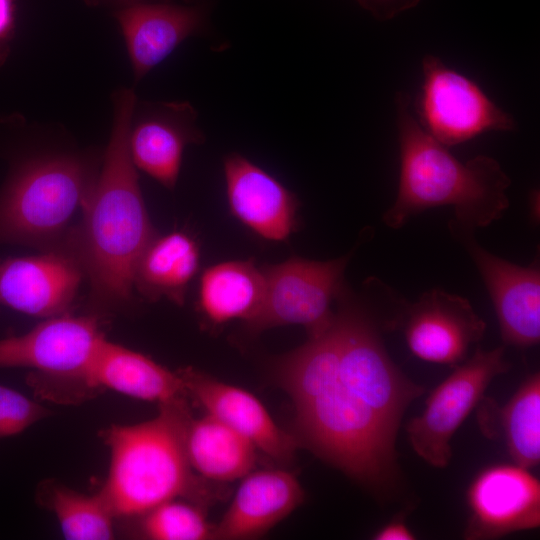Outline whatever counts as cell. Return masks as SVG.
I'll return each mask as SVG.
<instances>
[{
    "instance_id": "7402d4cb",
    "label": "cell",
    "mask_w": 540,
    "mask_h": 540,
    "mask_svg": "<svg viewBox=\"0 0 540 540\" xmlns=\"http://www.w3.org/2000/svg\"><path fill=\"white\" fill-rule=\"evenodd\" d=\"M264 291L263 271L251 261H226L207 268L200 277L198 304L214 324L246 321L257 310Z\"/></svg>"
},
{
    "instance_id": "7c38bea8",
    "label": "cell",
    "mask_w": 540,
    "mask_h": 540,
    "mask_svg": "<svg viewBox=\"0 0 540 540\" xmlns=\"http://www.w3.org/2000/svg\"><path fill=\"white\" fill-rule=\"evenodd\" d=\"M466 539H495L540 526V482L517 464L480 471L467 490Z\"/></svg>"
},
{
    "instance_id": "30bf717a",
    "label": "cell",
    "mask_w": 540,
    "mask_h": 540,
    "mask_svg": "<svg viewBox=\"0 0 540 540\" xmlns=\"http://www.w3.org/2000/svg\"><path fill=\"white\" fill-rule=\"evenodd\" d=\"M85 276L69 238L37 255L0 260V304L48 318L72 304Z\"/></svg>"
},
{
    "instance_id": "3957f363",
    "label": "cell",
    "mask_w": 540,
    "mask_h": 540,
    "mask_svg": "<svg viewBox=\"0 0 540 540\" xmlns=\"http://www.w3.org/2000/svg\"><path fill=\"white\" fill-rule=\"evenodd\" d=\"M395 107L400 174L384 223L399 229L411 217L443 206L453 208L454 224L472 231L500 219L509 207L511 180L498 161L479 155L462 163L413 117L406 93H397Z\"/></svg>"
},
{
    "instance_id": "6da1fadb",
    "label": "cell",
    "mask_w": 540,
    "mask_h": 540,
    "mask_svg": "<svg viewBox=\"0 0 540 540\" xmlns=\"http://www.w3.org/2000/svg\"><path fill=\"white\" fill-rule=\"evenodd\" d=\"M278 376L298 441L368 488L393 486L399 425L424 388L394 364L362 307L343 305L326 330L281 360Z\"/></svg>"
},
{
    "instance_id": "d4e9b609",
    "label": "cell",
    "mask_w": 540,
    "mask_h": 540,
    "mask_svg": "<svg viewBox=\"0 0 540 540\" xmlns=\"http://www.w3.org/2000/svg\"><path fill=\"white\" fill-rule=\"evenodd\" d=\"M214 525L196 503L172 499L143 515L142 531L152 540L212 539Z\"/></svg>"
},
{
    "instance_id": "52a82bcc",
    "label": "cell",
    "mask_w": 540,
    "mask_h": 540,
    "mask_svg": "<svg viewBox=\"0 0 540 540\" xmlns=\"http://www.w3.org/2000/svg\"><path fill=\"white\" fill-rule=\"evenodd\" d=\"M509 368L503 346L491 350L477 347L468 360L455 366L430 393L422 413L406 425L416 454L433 467H446L452 457L453 435L483 399L491 381Z\"/></svg>"
},
{
    "instance_id": "f1b7e54d",
    "label": "cell",
    "mask_w": 540,
    "mask_h": 540,
    "mask_svg": "<svg viewBox=\"0 0 540 540\" xmlns=\"http://www.w3.org/2000/svg\"><path fill=\"white\" fill-rule=\"evenodd\" d=\"M376 540H413L414 533L403 520H393L381 527L373 536Z\"/></svg>"
},
{
    "instance_id": "83f0119b",
    "label": "cell",
    "mask_w": 540,
    "mask_h": 540,
    "mask_svg": "<svg viewBox=\"0 0 540 540\" xmlns=\"http://www.w3.org/2000/svg\"><path fill=\"white\" fill-rule=\"evenodd\" d=\"M15 27V0H0V61Z\"/></svg>"
},
{
    "instance_id": "4316f807",
    "label": "cell",
    "mask_w": 540,
    "mask_h": 540,
    "mask_svg": "<svg viewBox=\"0 0 540 540\" xmlns=\"http://www.w3.org/2000/svg\"><path fill=\"white\" fill-rule=\"evenodd\" d=\"M376 19L386 21L415 7L421 0H356Z\"/></svg>"
},
{
    "instance_id": "9c48e42d",
    "label": "cell",
    "mask_w": 540,
    "mask_h": 540,
    "mask_svg": "<svg viewBox=\"0 0 540 540\" xmlns=\"http://www.w3.org/2000/svg\"><path fill=\"white\" fill-rule=\"evenodd\" d=\"M104 338L96 316H51L25 334L0 339V368H29L36 379L83 386Z\"/></svg>"
},
{
    "instance_id": "277c9868",
    "label": "cell",
    "mask_w": 540,
    "mask_h": 540,
    "mask_svg": "<svg viewBox=\"0 0 540 540\" xmlns=\"http://www.w3.org/2000/svg\"><path fill=\"white\" fill-rule=\"evenodd\" d=\"M159 407L150 420L104 432L110 465L100 492L115 517L143 516L179 497L207 502L216 496L194 475L186 455V400Z\"/></svg>"
},
{
    "instance_id": "5bb4252c",
    "label": "cell",
    "mask_w": 540,
    "mask_h": 540,
    "mask_svg": "<svg viewBox=\"0 0 540 540\" xmlns=\"http://www.w3.org/2000/svg\"><path fill=\"white\" fill-rule=\"evenodd\" d=\"M178 372L187 393L197 400L206 414L240 433L274 461L287 464L294 459L297 439L275 423L254 395L193 368Z\"/></svg>"
},
{
    "instance_id": "484cf974",
    "label": "cell",
    "mask_w": 540,
    "mask_h": 540,
    "mask_svg": "<svg viewBox=\"0 0 540 540\" xmlns=\"http://www.w3.org/2000/svg\"><path fill=\"white\" fill-rule=\"evenodd\" d=\"M45 415L39 403L0 384V438L23 432Z\"/></svg>"
},
{
    "instance_id": "ba28073f",
    "label": "cell",
    "mask_w": 540,
    "mask_h": 540,
    "mask_svg": "<svg viewBox=\"0 0 540 540\" xmlns=\"http://www.w3.org/2000/svg\"><path fill=\"white\" fill-rule=\"evenodd\" d=\"M423 80L416 111L421 127L446 147L469 141L488 131H513L514 118L498 107L465 75L439 58L422 60Z\"/></svg>"
},
{
    "instance_id": "ffe728a7",
    "label": "cell",
    "mask_w": 540,
    "mask_h": 540,
    "mask_svg": "<svg viewBox=\"0 0 540 540\" xmlns=\"http://www.w3.org/2000/svg\"><path fill=\"white\" fill-rule=\"evenodd\" d=\"M185 450L193 471L212 482L243 478L256 462L257 449L247 438L206 413L189 420Z\"/></svg>"
},
{
    "instance_id": "7a4b0ae2",
    "label": "cell",
    "mask_w": 540,
    "mask_h": 540,
    "mask_svg": "<svg viewBox=\"0 0 540 540\" xmlns=\"http://www.w3.org/2000/svg\"><path fill=\"white\" fill-rule=\"evenodd\" d=\"M136 98L114 97V120L102 167L70 241L88 278L92 298L105 306L131 300L137 262L156 233L139 186L128 137Z\"/></svg>"
},
{
    "instance_id": "ac0fdd59",
    "label": "cell",
    "mask_w": 540,
    "mask_h": 540,
    "mask_svg": "<svg viewBox=\"0 0 540 540\" xmlns=\"http://www.w3.org/2000/svg\"><path fill=\"white\" fill-rule=\"evenodd\" d=\"M304 490L289 471H251L214 525L212 539L245 540L262 536L292 513L304 500Z\"/></svg>"
},
{
    "instance_id": "44dd1931",
    "label": "cell",
    "mask_w": 540,
    "mask_h": 540,
    "mask_svg": "<svg viewBox=\"0 0 540 540\" xmlns=\"http://www.w3.org/2000/svg\"><path fill=\"white\" fill-rule=\"evenodd\" d=\"M199 264V246L190 235L182 231L156 234L137 262L134 288L147 298L166 297L181 304Z\"/></svg>"
},
{
    "instance_id": "9a60e30c",
    "label": "cell",
    "mask_w": 540,
    "mask_h": 540,
    "mask_svg": "<svg viewBox=\"0 0 540 540\" xmlns=\"http://www.w3.org/2000/svg\"><path fill=\"white\" fill-rule=\"evenodd\" d=\"M231 213L258 236L284 241L297 225L298 200L280 181L244 156L224 159Z\"/></svg>"
},
{
    "instance_id": "f546056e",
    "label": "cell",
    "mask_w": 540,
    "mask_h": 540,
    "mask_svg": "<svg viewBox=\"0 0 540 540\" xmlns=\"http://www.w3.org/2000/svg\"><path fill=\"white\" fill-rule=\"evenodd\" d=\"M119 1L125 2L126 4H131V3L137 2L138 0H119Z\"/></svg>"
},
{
    "instance_id": "2e32d148",
    "label": "cell",
    "mask_w": 540,
    "mask_h": 540,
    "mask_svg": "<svg viewBox=\"0 0 540 540\" xmlns=\"http://www.w3.org/2000/svg\"><path fill=\"white\" fill-rule=\"evenodd\" d=\"M135 124L131 123L128 146L135 167L168 189L181 169L187 145L204 137L197 113L188 102L155 104Z\"/></svg>"
},
{
    "instance_id": "8fae6325",
    "label": "cell",
    "mask_w": 540,
    "mask_h": 540,
    "mask_svg": "<svg viewBox=\"0 0 540 540\" xmlns=\"http://www.w3.org/2000/svg\"><path fill=\"white\" fill-rule=\"evenodd\" d=\"M450 229L465 247L486 286L505 344L519 348L540 340V271L498 257L472 236V230L450 223Z\"/></svg>"
},
{
    "instance_id": "5b68a950",
    "label": "cell",
    "mask_w": 540,
    "mask_h": 540,
    "mask_svg": "<svg viewBox=\"0 0 540 540\" xmlns=\"http://www.w3.org/2000/svg\"><path fill=\"white\" fill-rule=\"evenodd\" d=\"M95 179L89 162L71 155L20 165L0 192V243L43 250L64 243Z\"/></svg>"
},
{
    "instance_id": "cb8c5ba5",
    "label": "cell",
    "mask_w": 540,
    "mask_h": 540,
    "mask_svg": "<svg viewBox=\"0 0 540 540\" xmlns=\"http://www.w3.org/2000/svg\"><path fill=\"white\" fill-rule=\"evenodd\" d=\"M49 503L62 534L68 540H110L114 537L115 515L102 493L84 494L54 485Z\"/></svg>"
},
{
    "instance_id": "603a6c76",
    "label": "cell",
    "mask_w": 540,
    "mask_h": 540,
    "mask_svg": "<svg viewBox=\"0 0 540 540\" xmlns=\"http://www.w3.org/2000/svg\"><path fill=\"white\" fill-rule=\"evenodd\" d=\"M507 451L515 464L530 469L540 461V375L535 372L520 385L500 410Z\"/></svg>"
},
{
    "instance_id": "4fadbf2b",
    "label": "cell",
    "mask_w": 540,
    "mask_h": 540,
    "mask_svg": "<svg viewBox=\"0 0 540 540\" xmlns=\"http://www.w3.org/2000/svg\"><path fill=\"white\" fill-rule=\"evenodd\" d=\"M402 317L410 351L419 359L457 366L483 337L485 322L469 301L441 289L425 292Z\"/></svg>"
},
{
    "instance_id": "8992f818",
    "label": "cell",
    "mask_w": 540,
    "mask_h": 540,
    "mask_svg": "<svg viewBox=\"0 0 540 540\" xmlns=\"http://www.w3.org/2000/svg\"><path fill=\"white\" fill-rule=\"evenodd\" d=\"M349 255L328 261L299 257L263 269L261 302L245 322L252 333L285 325L303 326L309 337L326 330L334 319L331 304L343 293Z\"/></svg>"
},
{
    "instance_id": "e0dca14e",
    "label": "cell",
    "mask_w": 540,
    "mask_h": 540,
    "mask_svg": "<svg viewBox=\"0 0 540 540\" xmlns=\"http://www.w3.org/2000/svg\"><path fill=\"white\" fill-rule=\"evenodd\" d=\"M116 18L136 80L206 24V12L201 7L169 3L126 4L116 13Z\"/></svg>"
},
{
    "instance_id": "d6986e66",
    "label": "cell",
    "mask_w": 540,
    "mask_h": 540,
    "mask_svg": "<svg viewBox=\"0 0 540 540\" xmlns=\"http://www.w3.org/2000/svg\"><path fill=\"white\" fill-rule=\"evenodd\" d=\"M82 383L85 390H112L159 405L185 401L188 394L178 371L173 372L150 357L106 338Z\"/></svg>"
}]
</instances>
